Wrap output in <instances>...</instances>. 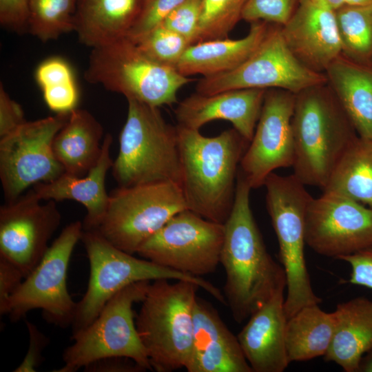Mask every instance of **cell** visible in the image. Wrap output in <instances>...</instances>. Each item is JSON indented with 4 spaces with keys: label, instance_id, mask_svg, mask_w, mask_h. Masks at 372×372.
<instances>
[{
    "label": "cell",
    "instance_id": "cell-32",
    "mask_svg": "<svg viewBox=\"0 0 372 372\" xmlns=\"http://www.w3.org/2000/svg\"><path fill=\"white\" fill-rule=\"evenodd\" d=\"M78 0H30L28 32L42 41L74 31Z\"/></svg>",
    "mask_w": 372,
    "mask_h": 372
},
{
    "label": "cell",
    "instance_id": "cell-24",
    "mask_svg": "<svg viewBox=\"0 0 372 372\" xmlns=\"http://www.w3.org/2000/svg\"><path fill=\"white\" fill-rule=\"evenodd\" d=\"M332 313L334 330L324 359L346 372L358 371L362 356L372 349V300L357 297L338 304Z\"/></svg>",
    "mask_w": 372,
    "mask_h": 372
},
{
    "label": "cell",
    "instance_id": "cell-2",
    "mask_svg": "<svg viewBox=\"0 0 372 372\" xmlns=\"http://www.w3.org/2000/svg\"><path fill=\"white\" fill-rule=\"evenodd\" d=\"M180 187L187 209L224 224L231 211L241 159L249 144L234 127L216 136L177 125Z\"/></svg>",
    "mask_w": 372,
    "mask_h": 372
},
{
    "label": "cell",
    "instance_id": "cell-11",
    "mask_svg": "<svg viewBox=\"0 0 372 372\" xmlns=\"http://www.w3.org/2000/svg\"><path fill=\"white\" fill-rule=\"evenodd\" d=\"M83 232V222L67 225L49 246L38 265L10 297L3 314L17 322L34 309H41L45 320L65 328L74 319L76 302L67 287V272L72 254Z\"/></svg>",
    "mask_w": 372,
    "mask_h": 372
},
{
    "label": "cell",
    "instance_id": "cell-17",
    "mask_svg": "<svg viewBox=\"0 0 372 372\" xmlns=\"http://www.w3.org/2000/svg\"><path fill=\"white\" fill-rule=\"evenodd\" d=\"M295 100L296 94L289 91L266 90L253 137L239 167L251 189L263 186L267 176L276 169L293 166Z\"/></svg>",
    "mask_w": 372,
    "mask_h": 372
},
{
    "label": "cell",
    "instance_id": "cell-9",
    "mask_svg": "<svg viewBox=\"0 0 372 372\" xmlns=\"http://www.w3.org/2000/svg\"><path fill=\"white\" fill-rule=\"evenodd\" d=\"M152 281L133 283L114 295L85 328L72 334L74 342L63 353V366L54 372H76L99 359L120 356L152 370L138 336L133 312Z\"/></svg>",
    "mask_w": 372,
    "mask_h": 372
},
{
    "label": "cell",
    "instance_id": "cell-1",
    "mask_svg": "<svg viewBox=\"0 0 372 372\" xmlns=\"http://www.w3.org/2000/svg\"><path fill=\"white\" fill-rule=\"evenodd\" d=\"M251 187L238 171L234 205L225 226L220 254L226 281L224 296L238 323L287 287L282 266L271 256L253 216Z\"/></svg>",
    "mask_w": 372,
    "mask_h": 372
},
{
    "label": "cell",
    "instance_id": "cell-6",
    "mask_svg": "<svg viewBox=\"0 0 372 372\" xmlns=\"http://www.w3.org/2000/svg\"><path fill=\"white\" fill-rule=\"evenodd\" d=\"M81 241L88 258L90 276L87 290L76 302L72 334L87 327L118 292L141 281L187 280L196 284L220 303L226 304L223 293L205 279L176 271L145 258H137L111 244L97 230H83Z\"/></svg>",
    "mask_w": 372,
    "mask_h": 372
},
{
    "label": "cell",
    "instance_id": "cell-5",
    "mask_svg": "<svg viewBox=\"0 0 372 372\" xmlns=\"http://www.w3.org/2000/svg\"><path fill=\"white\" fill-rule=\"evenodd\" d=\"M127 114L119 136V149L111 168L118 187L171 181L180 185L177 127L158 107L127 99Z\"/></svg>",
    "mask_w": 372,
    "mask_h": 372
},
{
    "label": "cell",
    "instance_id": "cell-29",
    "mask_svg": "<svg viewBox=\"0 0 372 372\" xmlns=\"http://www.w3.org/2000/svg\"><path fill=\"white\" fill-rule=\"evenodd\" d=\"M372 208V140L358 136L322 189Z\"/></svg>",
    "mask_w": 372,
    "mask_h": 372
},
{
    "label": "cell",
    "instance_id": "cell-44",
    "mask_svg": "<svg viewBox=\"0 0 372 372\" xmlns=\"http://www.w3.org/2000/svg\"><path fill=\"white\" fill-rule=\"evenodd\" d=\"M313 3L323 8L335 12L345 3L344 0H309Z\"/></svg>",
    "mask_w": 372,
    "mask_h": 372
},
{
    "label": "cell",
    "instance_id": "cell-35",
    "mask_svg": "<svg viewBox=\"0 0 372 372\" xmlns=\"http://www.w3.org/2000/svg\"><path fill=\"white\" fill-rule=\"evenodd\" d=\"M300 0H249L242 19L249 23L263 21L283 25L293 15Z\"/></svg>",
    "mask_w": 372,
    "mask_h": 372
},
{
    "label": "cell",
    "instance_id": "cell-25",
    "mask_svg": "<svg viewBox=\"0 0 372 372\" xmlns=\"http://www.w3.org/2000/svg\"><path fill=\"white\" fill-rule=\"evenodd\" d=\"M144 0H78L74 30L90 48L125 37L135 23Z\"/></svg>",
    "mask_w": 372,
    "mask_h": 372
},
{
    "label": "cell",
    "instance_id": "cell-40",
    "mask_svg": "<svg viewBox=\"0 0 372 372\" xmlns=\"http://www.w3.org/2000/svg\"><path fill=\"white\" fill-rule=\"evenodd\" d=\"M27 121L21 105L10 98L0 85V138L14 132Z\"/></svg>",
    "mask_w": 372,
    "mask_h": 372
},
{
    "label": "cell",
    "instance_id": "cell-34",
    "mask_svg": "<svg viewBox=\"0 0 372 372\" xmlns=\"http://www.w3.org/2000/svg\"><path fill=\"white\" fill-rule=\"evenodd\" d=\"M132 41L149 58L174 68L190 45L183 36L161 24Z\"/></svg>",
    "mask_w": 372,
    "mask_h": 372
},
{
    "label": "cell",
    "instance_id": "cell-15",
    "mask_svg": "<svg viewBox=\"0 0 372 372\" xmlns=\"http://www.w3.org/2000/svg\"><path fill=\"white\" fill-rule=\"evenodd\" d=\"M41 200L32 188L0 207V258L24 278L43 258L61 220L56 202Z\"/></svg>",
    "mask_w": 372,
    "mask_h": 372
},
{
    "label": "cell",
    "instance_id": "cell-23",
    "mask_svg": "<svg viewBox=\"0 0 372 372\" xmlns=\"http://www.w3.org/2000/svg\"><path fill=\"white\" fill-rule=\"evenodd\" d=\"M250 23L248 34L241 39H214L190 45L178 62L176 70L186 76L200 74L205 77L237 68L256 50L271 25L263 21Z\"/></svg>",
    "mask_w": 372,
    "mask_h": 372
},
{
    "label": "cell",
    "instance_id": "cell-37",
    "mask_svg": "<svg viewBox=\"0 0 372 372\" xmlns=\"http://www.w3.org/2000/svg\"><path fill=\"white\" fill-rule=\"evenodd\" d=\"M186 0H149L143 8L127 37L134 40L161 25L176 8Z\"/></svg>",
    "mask_w": 372,
    "mask_h": 372
},
{
    "label": "cell",
    "instance_id": "cell-22",
    "mask_svg": "<svg viewBox=\"0 0 372 372\" xmlns=\"http://www.w3.org/2000/svg\"><path fill=\"white\" fill-rule=\"evenodd\" d=\"M112 141L110 134L105 135L99 160L87 174L76 176L63 173L51 182L32 187L42 200H73L82 204L87 211L83 221V230L97 229L107 211L109 194L105 189V178L113 164L110 156Z\"/></svg>",
    "mask_w": 372,
    "mask_h": 372
},
{
    "label": "cell",
    "instance_id": "cell-43",
    "mask_svg": "<svg viewBox=\"0 0 372 372\" xmlns=\"http://www.w3.org/2000/svg\"><path fill=\"white\" fill-rule=\"evenodd\" d=\"M86 372H141L146 370L133 360L112 356L97 360L83 368Z\"/></svg>",
    "mask_w": 372,
    "mask_h": 372
},
{
    "label": "cell",
    "instance_id": "cell-26",
    "mask_svg": "<svg viewBox=\"0 0 372 372\" xmlns=\"http://www.w3.org/2000/svg\"><path fill=\"white\" fill-rule=\"evenodd\" d=\"M327 84L360 137L372 140V65L342 55L325 72Z\"/></svg>",
    "mask_w": 372,
    "mask_h": 372
},
{
    "label": "cell",
    "instance_id": "cell-10",
    "mask_svg": "<svg viewBox=\"0 0 372 372\" xmlns=\"http://www.w3.org/2000/svg\"><path fill=\"white\" fill-rule=\"evenodd\" d=\"M187 209L182 189L171 181L118 187L109 194L105 215L97 230L130 254L172 217Z\"/></svg>",
    "mask_w": 372,
    "mask_h": 372
},
{
    "label": "cell",
    "instance_id": "cell-7",
    "mask_svg": "<svg viewBox=\"0 0 372 372\" xmlns=\"http://www.w3.org/2000/svg\"><path fill=\"white\" fill-rule=\"evenodd\" d=\"M85 79L154 107L177 103L178 90L194 79L145 55L127 36L92 48Z\"/></svg>",
    "mask_w": 372,
    "mask_h": 372
},
{
    "label": "cell",
    "instance_id": "cell-46",
    "mask_svg": "<svg viewBox=\"0 0 372 372\" xmlns=\"http://www.w3.org/2000/svg\"><path fill=\"white\" fill-rule=\"evenodd\" d=\"M345 4L352 6L366 5L372 3V0H344Z\"/></svg>",
    "mask_w": 372,
    "mask_h": 372
},
{
    "label": "cell",
    "instance_id": "cell-8",
    "mask_svg": "<svg viewBox=\"0 0 372 372\" xmlns=\"http://www.w3.org/2000/svg\"><path fill=\"white\" fill-rule=\"evenodd\" d=\"M266 205L277 236L279 260L287 280L285 311L289 318L304 307L322 302L315 294L304 258L305 218L313 198L293 174H270L265 180Z\"/></svg>",
    "mask_w": 372,
    "mask_h": 372
},
{
    "label": "cell",
    "instance_id": "cell-16",
    "mask_svg": "<svg viewBox=\"0 0 372 372\" xmlns=\"http://www.w3.org/2000/svg\"><path fill=\"white\" fill-rule=\"evenodd\" d=\"M305 242L318 254L335 259L372 245V208L332 193L312 198Z\"/></svg>",
    "mask_w": 372,
    "mask_h": 372
},
{
    "label": "cell",
    "instance_id": "cell-31",
    "mask_svg": "<svg viewBox=\"0 0 372 372\" xmlns=\"http://www.w3.org/2000/svg\"><path fill=\"white\" fill-rule=\"evenodd\" d=\"M48 107L57 113L76 108L79 91L71 67L60 57H51L39 64L35 72Z\"/></svg>",
    "mask_w": 372,
    "mask_h": 372
},
{
    "label": "cell",
    "instance_id": "cell-30",
    "mask_svg": "<svg viewBox=\"0 0 372 372\" xmlns=\"http://www.w3.org/2000/svg\"><path fill=\"white\" fill-rule=\"evenodd\" d=\"M335 13L342 55L358 63L372 65V3L344 4Z\"/></svg>",
    "mask_w": 372,
    "mask_h": 372
},
{
    "label": "cell",
    "instance_id": "cell-28",
    "mask_svg": "<svg viewBox=\"0 0 372 372\" xmlns=\"http://www.w3.org/2000/svg\"><path fill=\"white\" fill-rule=\"evenodd\" d=\"M334 330L333 313L318 304L304 307L287 319L285 342L289 362L306 361L324 355Z\"/></svg>",
    "mask_w": 372,
    "mask_h": 372
},
{
    "label": "cell",
    "instance_id": "cell-33",
    "mask_svg": "<svg viewBox=\"0 0 372 372\" xmlns=\"http://www.w3.org/2000/svg\"><path fill=\"white\" fill-rule=\"evenodd\" d=\"M249 0H203L195 43L227 38Z\"/></svg>",
    "mask_w": 372,
    "mask_h": 372
},
{
    "label": "cell",
    "instance_id": "cell-13",
    "mask_svg": "<svg viewBox=\"0 0 372 372\" xmlns=\"http://www.w3.org/2000/svg\"><path fill=\"white\" fill-rule=\"evenodd\" d=\"M224 236V224L185 209L143 242L136 254L162 267L202 278L220 264Z\"/></svg>",
    "mask_w": 372,
    "mask_h": 372
},
{
    "label": "cell",
    "instance_id": "cell-3",
    "mask_svg": "<svg viewBox=\"0 0 372 372\" xmlns=\"http://www.w3.org/2000/svg\"><path fill=\"white\" fill-rule=\"evenodd\" d=\"M292 128L293 174L305 185L322 189L359 136L327 83L296 94Z\"/></svg>",
    "mask_w": 372,
    "mask_h": 372
},
{
    "label": "cell",
    "instance_id": "cell-19",
    "mask_svg": "<svg viewBox=\"0 0 372 372\" xmlns=\"http://www.w3.org/2000/svg\"><path fill=\"white\" fill-rule=\"evenodd\" d=\"M267 90L236 89L212 94L197 92L180 101L174 114L177 125L199 130L216 120L231 122L233 127L251 141Z\"/></svg>",
    "mask_w": 372,
    "mask_h": 372
},
{
    "label": "cell",
    "instance_id": "cell-39",
    "mask_svg": "<svg viewBox=\"0 0 372 372\" xmlns=\"http://www.w3.org/2000/svg\"><path fill=\"white\" fill-rule=\"evenodd\" d=\"M338 259L350 265V283L372 289V245Z\"/></svg>",
    "mask_w": 372,
    "mask_h": 372
},
{
    "label": "cell",
    "instance_id": "cell-45",
    "mask_svg": "<svg viewBox=\"0 0 372 372\" xmlns=\"http://www.w3.org/2000/svg\"><path fill=\"white\" fill-rule=\"evenodd\" d=\"M358 371L372 372V349L362 356Z\"/></svg>",
    "mask_w": 372,
    "mask_h": 372
},
{
    "label": "cell",
    "instance_id": "cell-42",
    "mask_svg": "<svg viewBox=\"0 0 372 372\" xmlns=\"http://www.w3.org/2000/svg\"><path fill=\"white\" fill-rule=\"evenodd\" d=\"M24 279L21 271L12 263L0 258V313L3 314L6 304Z\"/></svg>",
    "mask_w": 372,
    "mask_h": 372
},
{
    "label": "cell",
    "instance_id": "cell-27",
    "mask_svg": "<svg viewBox=\"0 0 372 372\" xmlns=\"http://www.w3.org/2000/svg\"><path fill=\"white\" fill-rule=\"evenodd\" d=\"M103 127L87 110L75 108L52 142L65 173L83 176L97 163L102 152Z\"/></svg>",
    "mask_w": 372,
    "mask_h": 372
},
{
    "label": "cell",
    "instance_id": "cell-47",
    "mask_svg": "<svg viewBox=\"0 0 372 372\" xmlns=\"http://www.w3.org/2000/svg\"><path fill=\"white\" fill-rule=\"evenodd\" d=\"M148 1H149V0H144V3H146Z\"/></svg>",
    "mask_w": 372,
    "mask_h": 372
},
{
    "label": "cell",
    "instance_id": "cell-36",
    "mask_svg": "<svg viewBox=\"0 0 372 372\" xmlns=\"http://www.w3.org/2000/svg\"><path fill=\"white\" fill-rule=\"evenodd\" d=\"M203 0H186L164 19L161 25L195 43L202 13Z\"/></svg>",
    "mask_w": 372,
    "mask_h": 372
},
{
    "label": "cell",
    "instance_id": "cell-18",
    "mask_svg": "<svg viewBox=\"0 0 372 372\" xmlns=\"http://www.w3.org/2000/svg\"><path fill=\"white\" fill-rule=\"evenodd\" d=\"M281 32L295 57L309 70L325 74L342 55V45L334 11L309 0H300Z\"/></svg>",
    "mask_w": 372,
    "mask_h": 372
},
{
    "label": "cell",
    "instance_id": "cell-12",
    "mask_svg": "<svg viewBox=\"0 0 372 372\" xmlns=\"http://www.w3.org/2000/svg\"><path fill=\"white\" fill-rule=\"evenodd\" d=\"M327 83L325 74L304 66L285 42L281 25L271 23L253 54L239 67L225 73L202 77L196 92L212 94L236 89H281L293 94Z\"/></svg>",
    "mask_w": 372,
    "mask_h": 372
},
{
    "label": "cell",
    "instance_id": "cell-41",
    "mask_svg": "<svg viewBox=\"0 0 372 372\" xmlns=\"http://www.w3.org/2000/svg\"><path fill=\"white\" fill-rule=\"evenodd\" d=\"M29 335V347L21 363L14 372H34L41 364L42 353L47 347L49 339L31 322L25 320Z\"/></svg>",
    "mask_w": 372,
    "mask_h": 372
},
{
    "label": "cell",
    "instance_id": "cell-14",
    "mask_svg": "<svg viewBox=\"0 0 372 372\" xmlns=\"http://www.w3.org/2000/svg\"><path fill=\"white\" fill-rule=\"evenodd\" d=\"M70 112L26 121L0 138V180L7 202L17 199L30 187L51 182L65 173L54 154L52 142Z\"/></svg>",
    "mask_w": 372,
    "mask_h": 372
},
{
    "label": "cell",
    "instance_id": "cell-38",
    "mask_svg": "<svg viewBox=\"0 0 372 372\" xmlns=\"http://www.w3.org/2000/svg\"><path fill=\"white\" fill-rule=\"evenodd\" d=\"M30 0H0V23L18 34L28 32Z\"/></svg>",
    "mask_w": 372,
    "mask_h": 372
},
{
    "label": "cell",
    "instance_id": "cell-21",
    "mask_svg": "<svg viewBox=\"0 0 372 372\" xmlns=\"http://www.w3.org/2000/svg\"><path fill=\"white\" fill-rule=\"evenodd\" d=\"M284 292L273 296L252 314L237 335L253 372H282L288 359Z\"/></svg>",
    "mask_w": 372,
    "mask_h": 372
},
{
    "label": "cell",
    "instance_id": "cell-20",
    "mask_svg": "<svg viewBox=\"0 0 372 372\" xmlns=\"http://www.w3.org/2000/svg\"><path fill=\"white\" fill-rule=\"evenodd\" d=\"M188 372H253L237 336L215 308L197 296L194 309L193 343Z\"/></svg>",
    "mask_w": 372,
    "mask_h": 372
},
{
    "label": "cell",
    "instance_id": "cell-4",
    "mask_svg": "<svg viewBox=\"0 0 372 372\" xmlns=\"http://www.w3.org/2000/svg\"><path fill=\"white\" fill-rule=\"evenodd\" d=\"M199 288L183 280L158 279L150 282L135 324L152 370L172 372L187 366Z\"/></svg>",
    "mask_w": 372,
    "mask_h": 372
}]
</instances>
